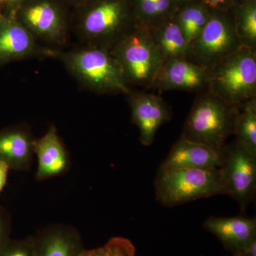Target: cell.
I'll return each mask as SVG.
<instances>
[{
	"mask_svg": "<svg viewBox=\"0 0 256 256\" xmlns=\"http://www.w3.org/2000/svg\"><path fill=\"white\" fill-rule=\"evenodd\" d=\"M128 86L152 90L163 62L149 30L138 24L109 48Z\"/></svg>",
	"mask_w": 256,
	"mask_h": 256,
	"instance_id": "obj_1",
	"label": "cell"
},
{
	"mask_svg": "<svg viewBox=\"0 0 256 256\" xmlns=\"http://www.w3.org/2000/svg\"><path fill=\"white\" fill-rule=\"evenodd\" d=\"M238 112V105L229 104L204 90L194 100L181 136L222 150L234 134Z\"/></svg>",
	"mask_w": 256,
	"mask_h": 256,
	"instance_id": "obj_2",
	"label": "cell"
},
{
	"mask_svg": "<svg viewBox=\"0 0 256 256\" xmlns=\"http://www.w3.org/2000/svg\"><path fill=\"white\" fill-rule=\"evenodd\" d=\"M154 188L156 201L168 207L216 195L227 194L220 168H160Z\"/></svg>",
	"mask_w": 256,
	"mask_h": 256,
	"instance_id": "obj_3",
	"label": "cell"
},
{
	"mask_svg": "<svg viewBox=\"0 0 256 256\" xmlns=\"http://www.w3.org/2000/svg\"><path fill=\"white\" fill-rule=\"evenodd\" d=\"M208 92L232 105L256 98V50L242 46L210 70Z\"/></svg>",
	"mask_w": 256,
	"mask_h": 256,
	"instance_id": "obj_4",
	"label": "cell"
},
{
	"mask_svg": "<svg viewBox=\"0 0 256 256\" xmlns=\"http://www.w3.org/2000/svg\"><path fill=\"white\" fill-rule=\"evenodd\" d=\"M70 73L92 92L100 94H124L131 90L116 58L108 50L88 46L64 56Z\"/></svg>",
	"mask_w": 256,
	"mask_h": 256,
	"instance_id": "obj_5",
	"label": "cell"
},
{
	"mask_svg": "<svg viewBox=\"0 0 256 256\" xmlns=\"http://www.w3.org/2000/svg\"><path fill=\"white\" fill-rule=\"evenodd\" d=\"M138 24L132 0H89L82 28L89 46L109 50Z\"/></svg>",
	"mask_w": 256,
	"mask_h": 256,
	"instance_id": "obj_6",
	"label": "cell"
},
{
	"mask_svg": "<svg viewBox=\"0 0 256 256\" xmlns=\"http://www.w3.org/2000/svg\"><path fill=\"white\" fill-rule=\"evenodd\" d=\"M240 46L230 12H212L206 26L190 44L188 60L210 70Z\"/></svg>",
	"mask_w": 256,
	"mask_h": 256,
	"instance_id": "obj_7",
	"label": "cell"
},
{
	"mask_svg": "<svg viewBox=\"0 0 256 256\" xmlns=\"http://www.w3.org/2000/svg\"><path fill=\"white\" fill-rule=\"evenodd\" d=\"M227 194L245 212L256 193V156L236 141L226 144L220 166Z\"/></svg>",
	"mask_w": 256,
	"mask_h": 256,
	"instance_id": "obj_8",
	"label": "cell"
},
{
	"mask_svg": "<svg viewBox=\"0 0 256 256\" xmlns=\"http://www.w3.org/2000/svg\"><path fill=\"white\" fill-rule=\"evenodd\" d=\"M127 96L132 122L139 130L140 140L144 146H151L160 128L172 118L171 108L154 92L132 90Z\"/></svg>",
	"mask_w": 256,
	"mask_h": 256,
	"instance_id": "obj_9",
	"label": "cell"
},
{
	"mask_svg": "<svg viewBox=\"0 0 256 256\" xmlns=\"http://www.w3.org/2000/svg\"><path fill=\"white\" fill-rule=\"evenodd\" d=\"M210 70L188 60H175L162 65L152 90L203 92L208 89Z\"/></svg>",
	"mask_w": 256,
	"mask_h": 256,
	"instance_id": "obj_10",
	"label": "cell"
},
{
	"mask_svg": "<svg viewBox=\"0 0 256 256\" xmlns=\"http://www.w3.org/2000/svg\"><path fill=\"white\" fill-rule=\"evenodd\" d=\"M222 162L223 150H218L206 144L193 142L181 136L160 168L166 170L220 168Z\"/></svg>",
	"mask_w": 256,
	"mask_h": 256,
	"instance_id": "obj_11",
	"label": "cell"
},
{
	"mask_svg": "<svg viewBox=\"0 0 256 256\" xmlns=\"http://www.w3.org/2000/svg\"><path fill=\"white\" fill-rule=\"evenodd\" d=\"M18 18L34 37L57 43L64 40L63 18L58 8L48 0H38L25 6Z\"/></svg>",
	"mask_w": 256,
	"mask_h": 256,
	"instance_id": "obj_12",
	"label": "cell"
},
{
	"mask_svg": "<svg viewBox=\"0 0 256 256\" xmlns=\"http://www.w3.org/2000/svg\"><path fill=\"white\" fill-rule=\"evenodd\" d=\"M32 237L36 256H79L85 249L78 230L66 224L50 226Z\"/></svg>",
	"mask_w": 256,
	"mask_h": 256,
	"instance_id": "obj_13",
	"label": "cell"
},
{
	"mask_svg": "<svg viewBox=\"0 0 256 256\" xmlns=\"http://www.w3.org/2000/svg\"><path fill=\"white\" fill-rule=\"evenodd\" d=\"M36 50L34 36L24 26L14 12L3 13L0 26V65L30 56Z\"/></svg>",
	"mask_w": 256,
	"mask_h": 256,
	"instance_id": "obj_14",
	"label": "cell"
},
{
	"mask_svg": "<svg viewBox=\"0 0 256 256\" xmlns=\"http://www.w3.org/2000/svg\"><path fill=\"white\" fill-rule=\"evenodd\" d=\"M34 154L38 160L37 181L60 176L66 172L70 166L68 152L55 126H50L44 136L35 140Z\"/></svg>",
	"mask_w": 256,
	"mask_h": 256,
	"instance_id": "obj_15",
	"label": "cell"
},
{
	"mask_svg": "<svg viewBox=\"0 0 256 256\" xmlns=\"http://www.w3.org/2000/svg\"><path fill=\"white\" fill-rule=\"evenodd\" d=\"M204 228L217 237L224 248L233 255L256 238V218L244 216H210L204 224Z\"/></svg>",
	"mask_w": 256,
	"mask_h": 256,
	"instance_id": "obj_16",
	"label": "cell"
},
{
	"mask_svg": "<svg viewBox=\"0 0 256 256\" xmlns=\"http://www.w3.org/2000/svg\"><path fill=\"white\" fill-rule=\"evenodd\" d=\"M31 134L23 128H11L0 132V161L18 171L31 169L34 142Z\"/></svg>",
	"mask_w": 256,
	"mask_h": 256,
	"instance_id": "obj_17",
	"label": "cell"
},
{
	"mask_svg": "<svg viewBox=\"0 0 256 256\" xmlns=\"http://www.w3.org/2000/svg\"><path fill=\"white\" fill-rule=\"evenodd\" d=\"M148 30L163 64L172 60H188L190 44L184 36L175 14Z\"/></svg>",
	"mask_w": 256,
	"mask_h": 256,
	"instance_id": "obj_18",
	"label": "cell"
},
{
	"mask_svg": "<svg viewBox=\"0 0 256 256\" xmlns=\"http://www.w3.org/2000/svg\"><path fill=\"white\" fill-rule=\"evenodd\" d=\"M229 12L242 46L256 50V0H235Z\"/></svg>",
	"mask_w": 256,
	"mask_h": 256,
	"instance_id": "obj_19",
	"label": "cell"
},
{
	"mask_svg": "<svg viewBox=\"0 0 256 256\" xmlns=\"http://www.w3.org/2000/svg\"><path fill=\"white\" fill-rule=\"evenodd\" d=\"M212 12L200 0L178 8L175 18L188 44L201 33L210 20Z\"/></svg>",
	"mask_w": 256,
	"mask_h": 256,
	"instance_id": "obj_20",
	"label": "cell"
},
{
	"mask_svg": "<svg viewBox=\"0 0 256 256\" xmlns=\"http://www.w3.org/2000/svg\"><path fill=\"white\" fill-rule=\"evenodd\" d=\"M138 23L150 28L176 14L178 8L173 0H132Z\"/></svg>",
	"mask_w": 256,
	"mask_h": 256,
	"instance_id": "obj_21",
	"label": "cell"
},
{
	"mask_svg": "<svg viewBox=\"0 0 256 256\" xmlns=\"http://www.w3.org/2000/svg\"><path fill=\"white\" fill-rule=\"evenodd\" d=\"M234 134L239 144L256 156V98L238 105Z\"/></svg>",
	"mask_w": 256,
	"mask_h": 256,
	"instance_id": "obj_22",
	"label": "cell"
},
{
	"mask_svg": "<svg viewBox=\"0 0 256 256\" xmlns=\"http://www.w3.org/2000/svg\"><path fill=\"white\" fill-rule=\"evenodd\" d=\"M136 248L129 239L114 237L97 248L84 249L79 256H136Z\"/></svg>",
	"mask_w": 256,
	"mask_h": 256,
	"instance_id": "obj_23",
	"label": "cell"
},
{
	"mask_svg": "<svg viewBox=\"0 0 256 256\" xmlns=\"http://www.w3.org/2000/svg\"><path fill=\"white\" fill-rule=\"evenodd\" d=\"M0 256H36L33 237L32 236L20 240L10 239L0 250Z\"/></svg>",
	"mask_w": 256,
	"mask_h": 256,
	"instance_id": "obj_24",
	"label": "cell"
},
{
	"mask_svg": "<svg viewBox=\"0 0 256 256\" xmlns=\"http://www.w3.org/2000/svg\"><path fill=\"white\" fill-rule=\"evenodd\" d=\"M12 220L8 210L0 206V250L10 242Z\"/></svg>",
	"mask_w": 256,
	"mask_h": 256,
	"instance_id": "obj_25",
	"label": "cell"
},
{
	"mask_svg": "<svg viewBox=\"0 0 256 256\" xmlns=\"http://www.w3.org/2000/svg\"><path fill=\"white\" fill-rule=\"evenodd\" d=\"M212 12H228L235 0H200Z\"/></svg>",
	"mask_w": 256,
	"mask_h": 256,
	"instance_id": "obj_26",
	"label": "cell"
},
{
	"mask_svg": "<svg viewBox=\"0 0 256 256\" xmlns=\"http://www.w3.org/2000/svg\"><path fill=\"white\" fill-rule=\"evenodd\" d=\"M239 256H256V238L252 239L246 246L242 249L238 254H235Z\"/></svg>",
	"mask_w": 256,
	"mask_h": 256,
	"instance_id": "obj_27",
	"label": "cell"
},
{
	"mask_svg": "<svg viewBox=\"0 0 256 256\" xmlns=\"http://www.w3.org/2000/svg\"><path fill=\"white\" fill-rule=\"evenodd\" d=\"M10 170L8 165L3 162L0 161V193L6 185Z\"/></svg>",
	"mask_w": 256,
	"mask_h": 256,
	"instance_id": "obj_28",
	"label": "cell"
},
{
	"mask_svg": "<svg viewBox=\"0 0 256 256\" xmlns=\"http://www.w3.org/2000/svg\"><path fill=\"white\" fill-rule=\"evenodd\" d=\"M24 0H0V5H9V6H13L14 4H20Z\"/></svg>",
	"mask_w": 256,
	"mask_h": 256,
	"instance_id": "obj_29",
	"label": "cell"
},
{
	"mask_svg": "<svg viewBox=\"0 0 256 256\" xmlns=\"http://www.w3.org/2000/svg\"><path fill=\"white\" fill-rule=\"evenodd\" d=\"M175 4L178 8L184 6V5L190 4V3L194 2L200 1V0H173Z\"/></svg>",
	"mask_w": 256,
	"mask_h": 256,
	"instance_id": "obj_30",
	"label": "cell"
},
{
	"mask_svg": "<svg viewBox=\"0 0 256 256\" xmlns=\"http://www.w3.org/2000/svg\"><path fill=\"white\" fill-rule=\"evenodd\" d=\"M3 18V12L2 10V6L0 5V26H1L2 20Z\"/></svg>",
	"mask_w": 256,
	"mask_h": 256,
	"instance_id": "obj_31",
	"label": "cell"
},
{
	"mask_svg": "<svg viewBox=\"0 0 256 256\" xmlns=\"http://www.w3.org/2000/svg\"><path fill=\"white\" fill-rule=\"evenodd\" d=\"M239 256L238 255H233V254H232V256Z\"/></svg>",
	"mask_w": 256,
	"mask_h": 256,
	"instance_id": "obj_32",
	"label": "cell"
}]
</instances>
